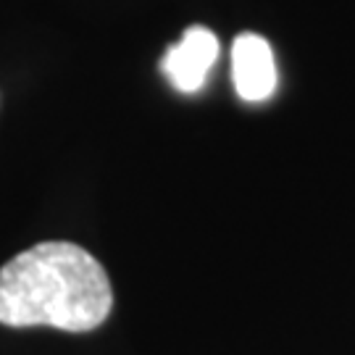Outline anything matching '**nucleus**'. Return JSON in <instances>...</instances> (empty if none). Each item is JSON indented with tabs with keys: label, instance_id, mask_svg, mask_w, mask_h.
Segmentation results:
<instances>
[{
	"label": "nucleus",
	"instance_id": "nucleus-1",
	"mask_svg": "<svg viewBox=\"0 0 355 355\" xmlns=\"http://www.w3.org/2000/svg\"><path fill=\"white\" fill-rule=\"evenodd\" d=\"M114 308L111 279L74 242H40L0 268V324L92 331Z\"/></svg>",
	"mask_w": 355,
	"mask_h": 355
},
{
	"label": "nucleus",
	"instance_id": "nucleus-2",
	"mask_svg": "<svg viewBox=\"0 0 355 355\" xmlns=\"http://www.w3.org/2000/svg\"><path fill=\"white\" fill-rule=\"evenodd\" d=\"M218 37L205 26H190L161 61V71L179 92H198L218 58Z\"/></svg>",
	"mask_w": 355,
	"mask_h": 355
},
{
	"label": "nucleus",
	"instance_id": "nucleus-3",
	"mask_svg": "<svg viewBox=\"0 0 355 355\" xmlns=\"http://www.w3.org/2000/svg\"><path fill=\"white\" fill-rule=\"evenodd\" d=\"M232 79L245 103H263L277 89V61L261 35L245 32L232 45Z\"/></svg>",
	"mask_w": 355,
	"mask_h": 355
}]
</instances>
